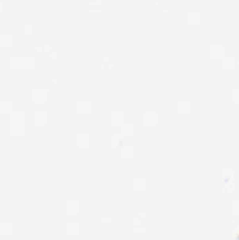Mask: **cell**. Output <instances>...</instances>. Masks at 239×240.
Wrapping results in <instances>:
<instances>
[{
  "instance_id": "10",
  "label": "cell",
  "mask_w": 239,
  "mask_h": 240,
  "mask_svg": "<svg viewBox=\"0 0 239 240\" xmlns=\"http://www.w3.org/2000/svg\"><path fill=\"white\" fill-rule=\"evenodd\" d=\"M0 233L2 235H11L12 234V225L10 224L6 225H2L0 227Z\"/></svg>"
},
{
  "instance_id": "4",
  "label": "cell",
  "mask_w": 239,
  "mask_h": 240,
  "mask_svg": "<svg viewBox=\"0 0 239 240\" xmlns=\"http://www.w3.org/2000/svg\"><path fill=\"white\" fill-rule=\"evenodd\" d=\"M67 212L68 213H77L79 212V203L78 202H67Z\"/></svg>"
},
{
  "instance_id": "23",
  "label": "cell",
  "mask_w": 239,
  "mask_h": 240,
  "mask_svg": "<svg viewBox=\"0 0 239 240\" xmlns=\"http://www.w3.org/2000/svg\"><path fill=\"white\" fill-rule=\"evenodd\" d=\"M134 224H135V225H137V224H139L140 222V221H137L136 220V218H135L134 219Z\"/></svg>"
},
{
  "instance_id": "6",
  "label": "cell",
  "mask_w": 239,
  "mask_h": 240,
  "mask_svg": "<svg viewBox=\"0 0 239 240\" xmlns=\"http://www.w3.org/2000/svg\"><path fill=\"white\" fill-rule=\"evenodd\" d=\"M178 113L179 114H188L189 113V104L187 102H180L178 103Z\"/></svg>"
},
{
  "instance_id": "14",
  "label": "cell",
  "mask_w": 239,
  "mask_h": 240,
  "mask_svg": "<svg viewBox=\"0 0 239 240\" xmlns=\"http://www.w3.org/2000/svg\"><path fill=\"white\" fill-rule=\"evenodd\" d=\"M90 136L88 135H82V136H79V145L81 146H90Z\"/></svg>"
},
{
  "instance_id": "24",
  "label": "cell",
  "mask_w": 239,
  "mask_h": 240,
  "mask_svg": "<svg viewBox=\"0 0 239 240\" xmlns=\"http://www.w3.org/2000/svg\"><path fill=\"white\" fill-rule=\"evenodd\" d=\"M140 216H142V218H145V213H140Z\"/></svg>"
},
{
  "instance_id": "16",
  "label": "cell",
  "mask_w": 239,
  "mask_h": 240,
  "mask_svg": "<svg viewBox=\"0 0 239 240\" xmlns=\"http://www.w3.org/2000/svg\"><path fill=\"white\" fill-rule=\"evenodd\" d=\"M188 5H187V3H186V2H182V3H180V13H184V14H185V13H187V11H188Z\"/></svg>"
},
{
  "instance_id": "7",
  "label": "cell",
  "mask_w": 239,
  "mask_h": 240,
  "mask_svg": "<svg viewBox=\"0 0 239 240\" xmlns=\"http://www.w3.org/2000/svg\"><path fill=\"white\" fill-rule=\"evenodd\" d=\"M145 123L146 124H157V115L154 113L145 114Z\"/></svg>"
},
{
  "instance_id": "25",
  "label": "cell",
  "mask_w": 239,
  "mask_h": 240,
  "mask_svg": "<svg viewBox=\"0 0 239 240\" xmlns=\"http://www.w3.org/2000/svg\"><path fill=\"white\" fill-rule=\"evenodd\" d=\"M156 4H157V6H156V7H157V9H158V8L161 6L160 4H161V3H159V2H157V3Z\"/></svg>"
},
{
  "instance_id": "15",
  "label": "cell",
  "mask_w": 239,
  "mask_h": 240,
  "mask_svg": "<svg viewBox=\"0 0 239 240\" xmlns=\"http://www.w3.org/2000/svg\"><path fill=\"white\" fill-rule=\"evenodd\" d=\"M232 14H224V23L225 24H232Z\"/></svg>"
},
{
  "instance_id": "21",
  "label": "cell",
  "mask_w": 239,
  "mask_h": 240,
  "mask_svg": "<svg viewBox=\"0 0 239 240\" xmlns=\"http://www.w3.org/2000/svg\"><path fill=\"white\" fill-rule=\"evenodd\" d=\"M50 82H51V84H52L54 86V87H56V80H51Z\"/></svg>"
},
{
  "instance_id": "20",
  "label": "cell",
  "mask_w": 239,
  "mask_h": 240,
  "mask_svg": "<svg viewBox=\"0 0 239 240\" xmlns=\"http://www.w3.org/2000/svg\"><path fill=\"white\" fill-rule=\"evenodd\" d=\"M45 91H51V88H49L48 85H45Z\"/></svg>"
},
{
  "instance_id": "11",
  "label": "cell",
  "mask_w": 239,
  "mask_h": 240,
  "mask_svg": "<svg viewBox=\"0 0 239 240\" xmlns=\"http://www.w3.org/2000/svg\"><path fill=\"white\" fill-rule=\"evenodd\" d=\"M111 123L112 124H123V114L119 113L112 114V115H111Z\"/></svg>"
},
{
  "instance_id": "18",
  "label": "cell",
  "mask_w": 239,
  "mask_h": 240,
  "mask_svg": "<svg viewBox=\"0 0 239 240\" xmlns=\"http://www.w3.org/2000/svg\"><path fill=\"white\" fill-rule=\"evenodd\" d=\"M234 101L236 103L238 102V91H236L234 92Z\"/></svg>"
},
{
  "instance_id": "22",
  "label": "cell",
  "mask_w": 239,
  "mask_h": 240,
  "mask_svg": "<svg viewBox=\"0 0 239 240\" xmlns=\"http://www.w3.org/2000/svg\"><path fill=\"white\" fill-rule=\"evenodd\" d=\"M212 14H214V13H215V5H214V3H212Z\"/></svg>"
},
{
  "instance_id": "1",
  "label": "cell",
  "mask_w": 239,
  "mask_h": 240,
  "mask_svg": "<svg viewBox=\"0 0 239 240\" xmlns=\"http://www.w3.org/2000/svg\"><path fill=\"white\" fill-rule=\"evenodd\" d=\"M189 23L190 25H199L201 23V14L199 13H190L189 14Z\"/></svg>"
},
{
  "instance_id": "12",
  "label": "cell",
  "mask_w": 239,
  "mask_h": 240,
  "mask_svg": "<svg viewBox=\"0 0 239 240\" xmlns=\"http://www.w3.org/2000/svg\"><path fill=\"white\" fill-rule=\"evenodd\" d=\"M123 134L132 135L134 134V126L132 124H124L123 126Z\"/></svg>"
},
{
  "instance_id": "13",
  "label": "cell",
  "mask_w": 239,
  "mask_h": 240,
  "mask_svg": "<svg viewBox=\"0 0 239 240\" xmlns=\"http://www.w3.org/2000/svg\"><path fill=\"white\" fill-rule=\"evenodd\" d=\"M79 113L80 114L89 113V103H79Z\"/></svg>"
},
{
  "instance_id": "9",
  "label": "cell",
  "mask_w": 239,
  "mask_h": 240,
  "mask_svg": "<svg viewBox=\"0 0 239 240\" xmlns=\"http://www.w3.org/2000/svg\"><path fill=\"white\" fill-rule=\"evenodd\" d=\"M134 156V148L131 146H127L123 148V156L124 157L132 158Z\"/></svg>"
},
{
  "instance_id": "8",
  "label": "cell",
  "mask_w": 239,
  "mask_h": 240,
  "mask_svg": "<svg viewBox=\"0 0 239 240\" xmlns=\"http://www.w3.org/2000/svg\"><path fill=\"white\" fill-rule=\"evenodd\" d=\"M133 190L143 191L145 190V181L143 180H135L133 181Z\"/></svg>"
},
{
  "instance_id": "19",
  "label": "cell",
  "mask_w": 239,
  "mask_h": 240,
  "mask_svg": "<svg viewBox=\"0 0 239 240\" xmlns=\"http://www.w3.org/2000/svg\"><path fill=\"white\" fill-rule=\"evenodd\" d=\"M37 202L38 203H41V202H44V199L42 197H38L37 198Z\"/></svg>"
},
{
  "instance_id": "5",
  "label": "cell",
  "mask_w": 239,
  "mask_h": 240,
  "mask_svg": "<svg viewBox=\"0 0 239 240\" xmlns=\"http://www.w3.org/2000/svg\"><path fill=\"white\" fill-rule=\"evenodd\" d=\"M211 52V56L212 58H222L223 48L222 46H212Z\"/></svg>"
},
{
  "instance_id": "2",
  "label": "cell",
  "mask_w": 239,
  "mask_h": 240,
  "mask_svg": "<svg viewBox=\"0 0 239 240\" xmlns=\"http://www.w3.org/2000/svg\"><path fill=\"white\" fill-rule=\"evenodd\" d=\"M235 61L233 58H223V67L224 69H234L235 68Z\"/></svg>"
},
{
  "instance_id": "17",
  "label": "cell",
  "mask_w": 239,
  "mask_h": 240,
  "mask_svg": "<svg viewBox=\"0 0 239 240\" xmlns=\"http://www.w3.org/2000/svg\"><path fill=\"white\" fill-rule=\"evenodd\" d=\"M170 3L168 4V6L163 9V11H161V13H170Z\"/></svg>"
},
{
  "instance_id": "3",
  "label": "cell",
  "mask_w": 239,
  "mask_h": 240,
  "mask_svg": "<svg viewBox=\"0 0 239 240\" xmlns=\"http://www.w3.org/2000/svg\"><path fill=\"white\" fill-rule=\"evenodd\" d=\"M67 235H77L79 234V225L77 224L67 225Z\"/></svg>"
}]
</instances>
